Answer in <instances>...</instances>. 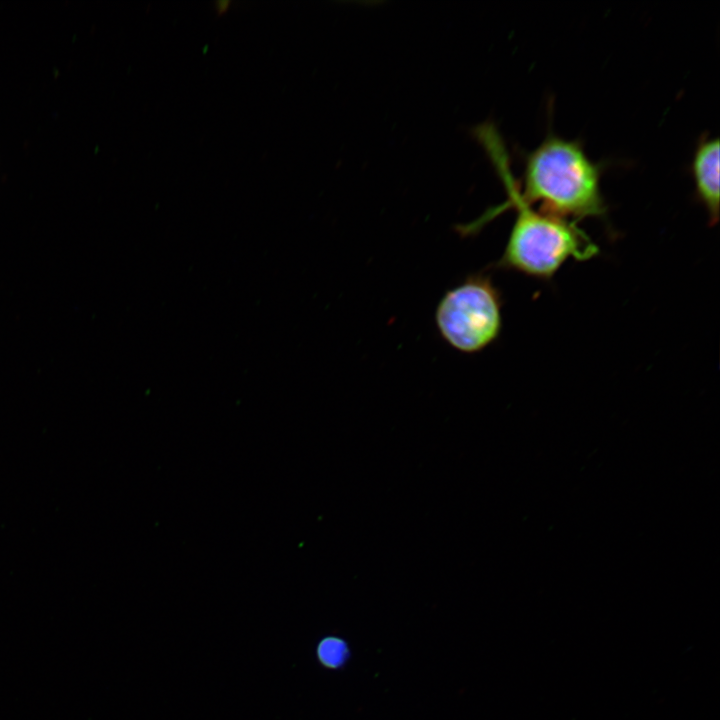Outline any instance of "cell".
I'll return each instance as SVG.
<instances>
[{
  "instance_id": "6da1fadb",
  "label": "cell",
  "mask_w": 720,
  "mask_h": 720,
  "mask_svg": "<svg viewBox=\"0 0 720 720\" xmlns=\"http://www.w3.org/2000/svg\"><path fill=\"white\" fill-rule=\"evenodd\" d=\"M519 194L564 219L602 217L606 210L599 167L578 142L556 135L547 136L528 155Z\"/></svg>"
},
{
  "instance_id": "7a4b0ae2",
  "label": "cell",
  "mask_w": 720,
  "mask_h": 720,
  "mask_svg": "<svg viewBox=\"0 0 720 720\" xmlns=\"http://www.w3.org/2000/svg\"><path fill=\"white\" fill-rule=\"evenodd\" d=\"M502 175L516 216L495 268L549 280L568 260L597 255L598 247L573 222L536 210L521 198L507 173Z\"/></svg>"
},
{
  "instance_id": "3957f363",
  "label": "cell",
  "mask_w": 720,
  "mask_h": 720,
  "mask_svg": "<svg viewBox=\"0 0 720 720\" xmlns=\"http://www.w3.org/2000/svg\"><path fill=\"white\" fill-rule=\"evenodd\" d=\"M502 303L489 276L469 275L438 302L434 315L438 333L458 352L478 353L500 335Z\"/></svg>"
},
{
  "instance_id": "277c9868",
  "label": "cell",
  "mask_w": 720,
  "mask_h": 720,
  "mask_svg": "<svg viewBox=\"0 0 720 720\" xmlns=\"http://www.w3.org/2000/svg\"><path fill=\"white\" fill-rule=\"evenodd\" d=\"M692 176L698 200L707 211L710 224L719 217V140L700 142L692 159Z\"/></svg>"
},
{
  "instance_id": "5b68a950",
  "label": "cell",
  "mask_w": 720,
  "mask_h": 720,
  "mask_svg": "<svg viewBox=\"0 0 720 720\" xmlns=\"http://www.w3.org/2000/svg\"><path fill=\"white\" fill-rule=\"evenodd\" d=\"M319 661L326 667L336 669L342 667L349 658L346 642L338 637H327L318 645Z\"/></svg>"
},
{
  "instance_id": "8992f818",
  "label": "cell",
  "mask_w": 720,
  "mask_h": 720,
  "mask_svg": "<svg viewBox=\"0 0 720 720\" xmlns=\"http://www.w3.org/2000/svg\"><path fill=\"white\" fill-rule=\"evenodd\" d=\"M230 4L231 3L228 0L217 1V2H215V9L218 13H224L227 11Z\"/></svg>"
}]
</instances>
